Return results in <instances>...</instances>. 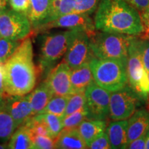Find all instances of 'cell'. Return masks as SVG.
<instances>
[{"label":"cell","instance_id":"1","mask_svg":"<svg viewBox=\"0 0 149 149\" xmlns=\"http://www.w3.org/2000/svg\"><path fill=\"white\" fill-rule=\"evenodd\" d=\"M3 72L4 93L2 97L25 95L33 91L38 71L33 62L30 37L24 39L13 55L3 64Z\"/></svg>","mask_w":149,"mask_h":149},{"label":"cell","instance_id":"2","mask_svg":"<svg viewBox=\"0 0 149 149\" xmlns=\"http://www.w3.org/2000/svg\"><path fill=\"white\" fill-rule=\"evenodd\" d=\"M94 24L101 32L137 37L144 31L139 12L124 0H100Z\"/></svg>","mask_w":149,"mask_h":149},{"label":"cell","instance_id":"3","mask_svg":"<svg viewBox=\"0 0 149 149\" xmlns=\"http://www.w3.org/2000/svg\"><path fill=\"white\" fill-rule=\"evenodd\" d=\"M126 63L121 59L93 57L88 64L95 82L109 92H113L128 84Z\"/></svg>","mask_w":149,"mask_h":149},{"label":"cell","instance_id":"4","mask_svg":"<svg viewBox=\"0 0 149 149\" xmlns=\"http://www.w3.org/2000/svg\"><path fill=\"white\" fill-rule=\"evenodd\" d=\"M132 35L96 32L90 37V48L98 59H117L127 62L128 46Z\"/></svg>","mask_w":149,"mask_h":149},{"label":"cell","instance_id":"5","mask_svg":"<svg viewBox=\"0 0 149 149\" xmlns=\"http://www.w3.org/2000/svg\"><path fill=\"white\" fill-rule=\"evenodd\" d=\"M128 83L140 97L149 100L148 74L144 69L139 47V39L133 36L128 46L127 63Z\"/></svg>","mask_w":149,"mask_h":149},{"label":"cell","instance_id":"6","mask_svg":"<svg viewBox=\"0 0 149 149\" xmlns=\"http://www.w3.org/2000/svg\"><path fill=\"white\" fill-rule=\"evenodd\" d=\"M140 96L129 85L111 92L109 117L113 121L127 120L139 104Z\"/></svg>","mask_w":149,"mask_h":149},{"label":"cell","instance_id":"7","mask_svg":"<svg viewBox=\"0 0 149 149\" xmlns=\"http://www.w3.org/2000/svg\"><path fill=\"white\" fill-rule=\"evenodd\" d=\"M70 29L63 32L44 35L41 41L40 63L42 69L55 64L66 53L68 48Z\"/></svg>","mask_w":149,"mask_h":149},{"label":"cell","instance_id":"8","mask_svg":"<svg viewBox=\"0 0 149 149\" xmlns=\"http://www.w3.org/2000/svg\"><path fill=\"white\" fill-rule=\"evenodd\" d=\"M67 51L63 60L70 68L89 62L93 56L90 48V37L81 29H70Z\"/></svg>","mask_w":149,"mask_h":149},{"label":"cell","instance_id":"9","mask_svg":"<svg viewBox=\"0 0 149 149\" xmlns=\"http://www.w3.org/2000/svg\"><path fill=\"white\" fill-rule=\"evenodd\" d=\"M32 25L26 15L13 10L0 14V37L23 40L31 33Z\"/></svg>","mask_w":149,"mask_h":149},{"label":"cell","instance_id":"10","mask_svg":"<svg viewBox=\"0 0 149 149\" xmlns=\"http://www.w3.org/2000/svg\"><path fill=\"white\" fill-rule=\"evenodd\" d=\"M87 119L106 120L109 117L111 92L93 81L85 91Z\"/></svg>","mask_w":149,"mask_h":149},{"label":"cell","instance_id":"11","mask_svg":"<svg viewBox=\"0 0 149 149\" xmlns=\"http://www.w3.org/2000/svg\"><path fill=\"white\" fill-rule=\"evenodd\" d=\"M65 28L67 29H81L87 33L89 37L96 33V29L94 22L88 15L69 13L53 21L41 24L35 28V31L38 32L48 31L52 29Z\"/></svg>","mask_w":149,"mask_h":149},{"label":"cell","instance_id":"12","mask_svg":"<svg viewBox=\"0 0 149 149\" xmlns=\"http://www.w3.org/2000/svg\"><path fill=\"white\" fill-rule=\"evenodd\" d=\"M70 66L63 60L50 72L46 82L53 95L69 96L72 93Z\"/></svg>","mask_w":149,"mask_h":149},{"label":"cell","instance_id":"13","mask_svg":"<svg viewBox=\"0 0 149 149\" xmlns=\"http://www.w3.org/2000/svg\"><path fill=\"white\" fill-rule=\"evenodd\" d=\"M4 106L18 128L33 116L29 94L2 97Z\"/></svg>","mask_w":149,"mask_h":149},{"label":"cell","instance_id":"14","mask_svg":"<svg viewBox=\"0 0 149 149\" xmlns=\"http://www.w3.org/2000/svg\"><path fill=\"white\" fill-rule=\"evenodd\" d=\"M148 129L149 111L144 109L136 110L128 120V144L141 135L146 134Z\"/></svg>","mask_w":149,"mask_h":149},{"label":"cell","instance_id":"15","mask_svg":"<svg viewBox=\"0 0 149 149\" xmlns=\"http://www.w3.org/2000/svg\"><path fill=\"white\" fill-rule=\"evenodd\" d=\"M128 120H117L107 126L106 133L109 137L111 148H126L128 144Z\"/></svg>","mask_w":149,"mask_h":149},{"label":"cell","instance_id":"16","mask_svg":"<svg viewBox=\"0 0 149 149\" xmlns=\"http://www.w3.org/2000/svg\"><path fill=\"white\" fill-rule=\"evenodd\" d=\"M70 78L72 93L84 92L87 87L94 81L88 62L71 68Z\"/></svg>","mask_w":149,"mask_h":149},{"label":"cell","instance_id":"17","mask_svg":"<svg viewBox=\"0 0 149 149\" xmlns=\"http://www.w3.org/2000/svg\"><path fill=\"white\" fill-rule=\"evenodd\" d=\"M55 148L84 149L87 148V145L77 128L62 129L55 139Z\"/></svg>","mask_w":149,"mask_h":149},{"label":"cell","instance_id":"18","mask_svg":"<svg viewBox=\"0 0 149 149\" xmlns=\"http://www.w3.org/2000/svg\"><path fill=\"white\" fill-rule=\"evenodd\" d=\"M53 96V93L46 81L41 84L36 89L29 94L33 116L42 113Z\"/></svg>","mask_w":149,"mask_h":149},{"label":"cell","instance_id":"19","mask_svg":"<svg viewBox=\"0 0 149 149\" xmlns=\"http://www.w3.org/2000/svg\"><path fill=\"white\" fill-rule=\"evenodd\" d=\"M106 120L86 119L78 126L77 130L87 146L107 128Z\"/></svg>","mask_w":149,"mask_h":149},{"label":"cell","instance_id":"20","mask_svg":"<svg viewBox=\"0 0 149 149\" xmlns=\"http://www.w3.org/2000/svg\"><path fill=\"white\" fill-rule=\"evenodd\" d=\"M52 0H30V8L27 17L31 25L35 28L44 22L49 11Z\"/></svg>","mask_w":149,"mask_h":149},{"label":"cell","instance_id":"21","mask_svg":"<svg viewBox=\"0 0 149 149\" xmlns=\"http://www.w3.org/2000/svg\"><path fill=\"white\" fill-rule=\"evenodd\" d=\"M8 148L31 149L33 148L32 137L29 128L22 124L17 128L10 138Z\"/></svg>","mask_w":149,"mask_h":149},{"label":"cell","instance_id":"22","mask_svg":"<svg viewBox=\"0 0 149 149\" xmlns=\"http://www.w3.org/2000/svg\"><path fill=\"white\" fill-rule=\"evenodd\" d=\"M74 1L75 0H52L48 15L42 24L53 21L65 15L72 13Z\"/></svg>","mask_w":149,"mask_h":149},{"label":"cell","instance_id":"23","mask_svg":"<svg viewBox=\"0 0 149 149\" xmlns=\"http://www.w3.org/2000/svg\"><path fill=\"white\" fill-rule=\"evenodd\" d=\"M17 129L15 122L4 106L2 97H0V139H9Z\"/></svg>","mask_w":149,"mask_h":149},{"label":"cell","instance_id":"24","mask_svg":"<svg viewBox=\"0 0 149 149\" xmlns=\"http://www.w3.org/2000/svg\"><path fill=\"white\" fill-rule=\"evenodd\" d=\"M36 117L45 125L50 137L55 139L63 129V117L51 113H41Z\"/></svg>","mask_w":149,"mask_h":149},{"label":"cell","instance_id":"25","mask_svg":"<svg viewBox=\"0 0 149 149\" xmlns=\"http://www.w3.org/2000/svg\"><path fill=\"white\" fill-rule=\"evenodd\" d=\"M68 100V96L53 95L42 113H51L59 117H64Z\"/></svg>","mask_w":149,"mask_h":149},{"label":"cell","instance_id":"26","mask_svg":"<svg viewBox=\"0 0 149 149\" xmlns=\"http://www.w3.org/2000/svg\"><path fill=\"white\" fill-rule=\"evenodd\" d=\"M86 106V95L84 92L72 93L68 96V102L64 116L72 114L74 112L84 108Z\"/></svg>","mask_w":149,"mask_h":149},{"label":"cell","instance_id":"27","mask_svg":"<svg viewBox=\"0 0 149 149\" xmlns=\"http://www.w3.org/2000/svg\"><path fill=\"white\" fill-rule=\"evenodd\" d=\"M19 44V41L0 37V64H4L13 55Z\"/></svg>","mask_w":149,"mask_h":149},{"label":"cell","instance_id":"28","mask_svg":"<svg viewBox=\"0 0 149 149\" xmlns=\"http://www.w3.org/2000/svg\"><path fill=\"white\" fill-rule=\"evenodd\" d=\"M86 119H87V111L84 107L79 111L74 112L72 114L63 117V129L77 128L78 126Z\"/></svg>","mask_w":149,"mask_h":149},{"label":"cell","instance_id":"29","mask_svg":"<svg viewBox=\"0 0 149 149\" xmlns=\"http://www.w3.org/2000/svg\"><path fill=\"white\" fill-rule=\"evenodd\" d=\"M100 0H75L72 13L91 15L97 8Z\"/></svg>","mask_w":149,"mask_h":149},{"label":"cell","instance_id":"30","mask_svg":"<svg viewBox=\"0 0 149 149\" xmlns=\"http://www.w3.org/2000/svg\"><path fill=\"white\" fill-rule=\"evenodd\" d=\"M33 148L51 149L55 148V139L45 135L32 136Z\"/></svg>","mask_w":149,"mask_h":149},{"label":"cell","instance_id":"31","mask_svg":"<svg viewBox=\"0 0 149 149\" xmlns=\"http://www.w3.org/2000/svg\"><path fill=\"white\" fill-rule=\"evenodd\" d=\"M139 47L141 58L146 73L149 72V40L139 39Z\"/></svg>","mask_w":149,"mask_h":149},{"label":"cell","instance_id":"32","mask_svg":"<svg viewBox=\"0 0 149 149\" xmlns=\"http://www.w3.org/2000/svg\"><path fill=\"white\" fill-rule=\"evenodd\" d=\"M87 148L91 149H110L111 148L110 144L109 137L106 130L100 134L97 137L93 140L90 144L87 146Z\"/></svg>","mask_w":149,"mask_h":149},{"label":"cell","instance_id":"33","mask_svg":"<svg viewBox=\"0 0 149 149\" xmlns=\"http://www.w3.org/2000/svg\"><path fill=\"white\" fill-rule=\"evenodd\" d=\"M12 10L26 15L30 8V0H8Z\"/></svg>","mask_w":149,"mask_h":149},{"label":"cell","instance_id":"34","mask_svg":"<svg viewBox=\"0 0 149 149\" xmlns=\"http://www.w3.org/2000/svg\"><path fill=\"white\" fill-rule=\"evenodd\" d=\"M139 13L149 10V0H124Z\"/></svg>","mask_w":149,"mask_h":149},{"label":"cell","instance_id":"35","mask_svg":"<svg viewBox=\"0 0 149 149\" xmlns=\"http://www.w3.org/2000/svg\"><path fill=\"white\" fill-rule=\"evenodd\" d=\"M140 13L141 22L144 27V31L139 35V38L146 40L149 36V10L144 11V12L139 13Z\"/></svg>","mask_w":149,"mask_h":149},{"label":"cell","instance_id":"36","mask_svg":"<svg viewBox=\"0 0 149 149\" xmlns=\"http://www.w3.org/2000/svg\"><path fill=\"white\" fill-rule=\"evenodd\" d=\"M128 149H144L146 148V134L141 135L129 142L126 146Z\"/></svg>","mask_w":149,"mask_h":149},{"label":"cell","instance_id":"37","mask_svg":"<svg viewBox=\"0 0 149 149\" xmlns=\"http://www.w3.org/2000/svg\"><path fill=\"white\" fill-rule=\"evenodd\" d=\"M4 93V79H3V65L0 64V97H2Z\"/></svg>","mask_w":149,"mask_h":149},{"label":"cell","instance_id":"38","mask_svg":"<svg viewBox=\"0 0 149 149\" xmlns=\"http://www.w3.org/2000/svg\"><path fill=\"white\" fill-rule=\"evenodd\" d=\"M8 0H0V14L3 13L6 10L7 4H8Z\"/></svg>","mask_w":149,"mask_h":149},{"label":"cell","instance_id":"39","mask_svg":"<svg viewBox=\"0 0 149 149\" xmlns=\"http://www.w3.org/2000/svg\"><path fill=\"white\" fill-rule=\"evenodd\" d=\"M146 148L149 149V129L146 133Z\"/></svg>","mask_w":149,"mask_h":149},{"label":"cell","instance_id":"40","mask_svg":"<svg viewBox=\"0 0 149 149\" xmlns=\"http://www.w3.org/2000/svg\"><path fill=\"white\" fill-rule=\"evenodd\" d=\"M3 148H8V145L0 144V149H3Z\"/></svg>","mask_w":149,"mask_h":149},{"label":"cell","instance_id":"41","mask_svg":"<svg viewBox=\"0 0 149 149\" xmlns=\"http://www.w3.org/2000/svg\"><path fill=\"white\" fill-rule=\"evenodd\" d=\"M148 81H149V72H148Z\"/></svg>","mask_w":149,"mask_h":149},{"label":"cell","instance_id":"42","mask_svg":"<svg viewBox=\"0 0 149 149\" xmlns=\"http://www.w3.org/2000/svg\"><path fill=\"white\" fill-rule=\"evenodd\" d=\"M148 39H149V36L148 37V38H147V39H146V40H148Z\"/></svg>","mask_w":149,"mask_h":149},{"label":"cell","instance_id":"43","mask_svg":"<svg viewBox=\"0 0 149 149\" xmlns=\"http://www.w3.org/2000/svg\"><path fill=\"white\" fill-rule=\"evenodd\" d=\"M148 40H149V39H148Z\"/></svg>","mask_w":149,"mask_h":149}]
</instances>
